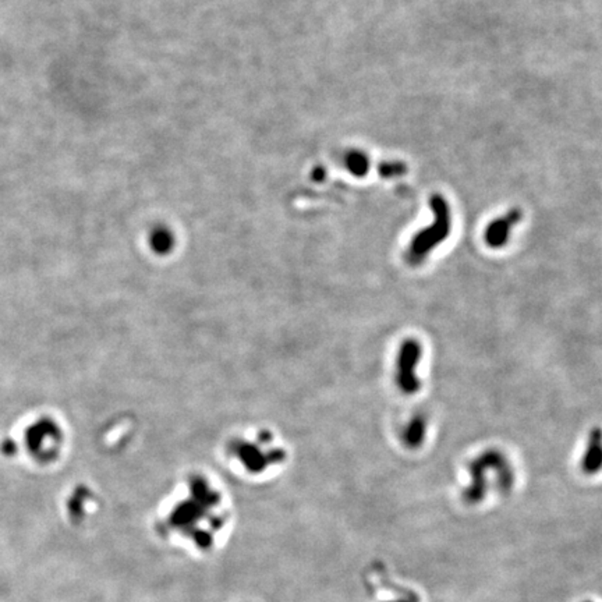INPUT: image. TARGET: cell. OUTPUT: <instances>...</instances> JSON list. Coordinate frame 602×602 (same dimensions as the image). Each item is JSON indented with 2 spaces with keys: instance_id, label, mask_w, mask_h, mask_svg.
Returning <instances> with one entry per match:
<instances>
[{
  "instance_id": "obj_1",
  "label": "cell",
  "mask_w": 602,
  "mask_h": 602,
  "mask_svg": "<svg viewBox=\"0 0 602 602\" xmlns=\"http://www.w3.org/2000/svg\"><path fill=\"white\" fill-rule=\"evenodd\" d=\"M430 206L434 213L432 223L420 230L412 238L407 248V259L414 265L423 262L431 251L445 241L452 229L450 206L441 194H434L431 197Z\"/></svg>"
},
{
  "instance_id": "obj_2",
  "label": "cell",
  "mask_w": 602,
  "mask_h": 602,
  "mask_svg": "<svg viewBox=\"0 0 602 602\" xmlns=\"http://www.w3.org/2000/svg\"><path fill=\"white\" fill-rule=\"evenodd\" d=\"M421 359V345L416 339H407L400 346L398 355V373L396 382L407 395H413L420 389V381L416 370Z\"/></svg>"
},
{
  "instance_id": "obj_3",
  "label": "cell",
  "mask_w": 602,
  "mask_h": 602,
  "mask_svg": "<svg viewBox=\"0 0 602 602\" xmlns=\"http://www.w3.org/2000/svg\"><path fill=\"white\" fill-rule=\"evenodd\" d=\"M520 219L521 211L510 209L503 216L489 222L484 231V240L487 245L491 248H502L507 243L512 229L520 222Z\"/></svg>"
},
{
  "instance_id": "obj_4",
  "label": "cell",
  "mask_w": 602,
  "mask_h": 602,
  "mask_svg": "<svg viewBox=\"0 0 602 602\" xmlns=\"http://www.w3.org/2000/svg\"><path fill=\"white\" fill-rule=\"evenodd\" d=\"M581 469L585 474H595L602 470V431L599 428H595L588 437Z\"/></svg>"
},
{
  "instance_id": "obj_5",
  "label": "cell",
  "mask_w": 602,
  "mask_h": 602,
  "mask_svg": "<svg viewBox=\"0 0 602 602\" xmlns=\"http://www.w3.org/2000/svg\"><path fill=\"white\" fill-rule=\"evenodd\" d=\"M370 156L360 149H352L345 156V168L356 177H364L370 170Z\"/></svg>"
},
{
  "instance_id": "obj_6",
  "label": "cell",
  "mask_w": 602,
  "mask_h": 602,
  "mask_svg": "<svg viewBox=\"0 0 602 602\" xmlns=\"http://www.w3.org/2000/svg\"><path fill=\"white\" fill-rule=\"evenodd\" d=\"M149 243H151V247L154 248L155 252L166 254L174 247V236L169 229L159 226V227H155L152 230L151 237H149Z\"/></svg>"
},
{
  "instance_id": "obj_7",
  "label": "cell",
  "mask_w": 602,
  "mask_h": 602,
  "mask_svg": "<svg viewBox=\"0 0 602 602\" xmlns=\"http://www.w3.org/2000/svg\"><path fill=\"white\" fill-rule=\"evenodd\" d=\"M425 437V421L421 417L413 418L405 432V441L410 448L418 446Z\"/></svg>"
},
{
  "instance_id": "obj_8",
  "label": "cell",
  "mask_w": 602,
  "mask_h": 602,
  "mask_svg": "<svg viewBox=\"0 0 602 602\" xmlns=\"http://www.w3.org/2000/svg\"><path fill=\"white\" fill-rule=\"evenodd\" d=\"M378 172L384 179H395L403 176L407 172V165L400 161H389L381 163Z\"/></svg>"
},
{
  "instance_id": "obj_9",
  "label": "cell",
  "mask_w": 602,
  "mask_h": 602,
  "mask_svg": "<svg viewBox=\"0 0 602 602\" xmlns=\"http://www.w3.org/2000/svg\"><path fill=\"white\" fill-rule=\"evenodd\" d=\"M585 602H589V601H585Z\"/></svg>"
}]
</instances>
